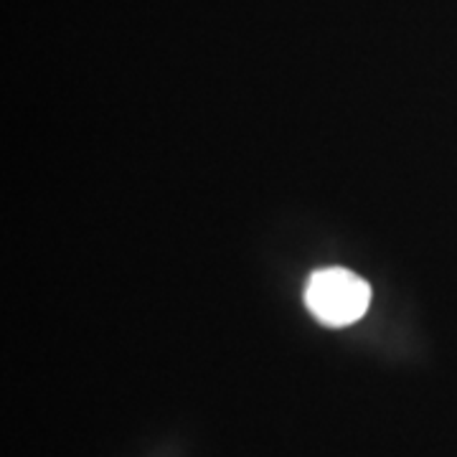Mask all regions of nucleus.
Wrapping results in <instances>:
<instances>
[{
  "label": "nucleus",
  "instance_id": "1",
  "mask_svg": "<svg viewBox=\"0 0 457 457\" xmlns=\"http://www.w3.org/2000/svg\"><path fill=\"white\" fill-rule=\"evenodd\" d=\"M308 311L326 326L343 328L363 318L371 303V285L359 275L330 267L315 272L305 287Z\"/></svg>",
  "mask_w": 457,
  "mask_h": 457
}]
</instances>
